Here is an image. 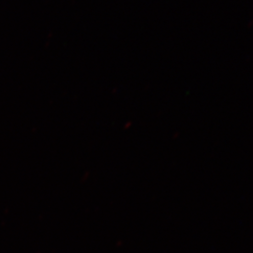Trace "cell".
I'll use <instances>...</instances> for the list:
<instances>
[]
</instances>
